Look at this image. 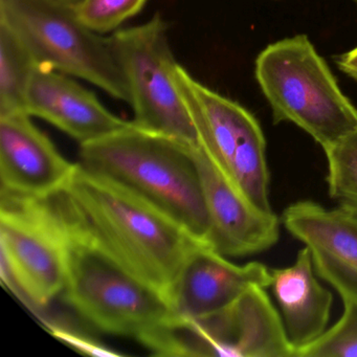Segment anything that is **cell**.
Returning a JSON list of instances; mask_svg holds the SVG:
<instances>
[{"instance_id":"obj_1","label":"cell","mask_w":357,"mask_h":357,"mask_svg":"<svg viewBox=\"0 0 357 357\" xmlns=\"http://www.w3.org/2000/svg\"><path fill=\"white\" fill-rule=\"evenodd\" d=\"M49 198L66 221L166 298L185 257L200 242L135 194L78 164L68 183Z\"/></svg>"},{"instance_id":"obj_2","label":"cell","mask_w":357,"mask_h":357,"mask_svg":"<svg viewBox=\"0 0 357 357\" xmlns=\"http://www.w3.org/2000/svg\"><path fill=\"white\" fill-rule=\"evenodd\" d=\"M80 146L83 170L121 185L206 243L210 219L193 147L132 122Z\"/></svg>"},{"instance_id":"obj_3","label":"cell","mask_w":357,"mask_h":357,"mask_svg":"<svg viewBox=\"0 0 357 357\" xmlns=\"http://www.w3.org/2000/svg\"><path fill=\"white\" fill-rule=\"evenodd\" d=\"M255 76L275 124L292 123L324 150L357 130V108L306 35L267 45Z\"/></svg>"},{"instance_id":"obj_4","label":"cell","mask_w":357,"mask_h":357,"mask_svg":"<svg viewBox=\"0 0 357 357\" xmlns=\"http://www.w3.org/2000/svg\"><path fill=\"white\" fill-rule=\"evenodd\" d=\"M62 219L68 231L64 298L79 315L106 333L137 338L172 315L165 294Z\"/></svg>"},{"instance_id":"obj_5","label":"cell","mask_w":357,"mask_h":357,"mask_svg":"<svg viewBox=\"0 0 357 357\" xmlns=\"http://www.w3.org/2000/svg\"><path fill=\"white\" fill-rule=\"evenodd\" d=\"M0 22L22 39L39 66L86 81L130 104L110 37L84 26L72 6L58 0H0Z\"/></svg>"},{"instance_id":"obj_6","label":"cell","mask_w":357,"mask_h":357,"mask_svg":"<svg viewBox=\"0 0 357 357\" xmlns=\"http://www.w3.org/2000/svg\"><path fill=\"white\" fill-rule=\"evenodd\" d=\"M144 344L158 356L296 357L281 314L262 287L206 317L171 315Z\"/></svg>"},{"instance_id":"obj_7","label":"cell","mask_w":357,"mask_h":357,"mask_svg":"<svg viewBox=\"0 0 357 357\" xmlns=\"http://www.w3.org/2000/svg\"><path fill=\"white\" fill-rule=\"evenodd\" d=\"M173 78L202 149L252 204L273 212L266 141L258 120L237 102L196 80L181 64L175 66Z\"/></svg>"},{"instance_id":"obj_8","label":"cell","mask_w":357,"mask_h":357,"mask_svg":"<svg viewBox=\"0 0 357 357\" xmlns=\"http://www.w3.org/2000/svg\"><path fill=\"white\" fill-rule=\"evenodd\" d=\"M0 198L3 283L34 306H47L66 286V223L49 197L1 192Z\"/></svg>"},{"instance_id":"obj_9","label":"cell","mask_w":357,"mask_h":357,"mask_svg":"<svg viewBox=\"0 0 357 357\" xmlns=\"http://www.w3.org/2000/svg\"><path fill=\"white\" fill-rule=\"evenodd\" d=\"M168 33L166 20L156 13L145 24L121 29L109 37L130 91L133 124L196 147L197 131L173 78L177 61Z\"/></svg>"},{"instance_id":"obj_10","label":"cell","mask_w":357,"mask_h":357,"mask_svg":"<svg viewBox=\"0 0 357 357\" xmlns=\"http://www.w3.org/2000/svg\"><path fill=\"white\" fill-rule=\"evenodd\" d=\"M210 219L206 244L225 257L259 254L277 243L280 219L252 204L221 172L202 146L193 147Z\"/></svg>"},{"instance_id":"obj_11","label":"cell","mask_w":357,"mask_h":357,"mask_svg":"<svg viewBox=\"0 0 357 357\" xmlns=\"http://www.w3.org/2000/svg\"><path fill=\"white\" fill-rule=\"evenodd\" d=\"M271 268L257 261L234 264L197 242L181 264L167 300L175 317L197 319L233 304L252 287L269 288Z\"/></svg>"},{"instance_id":"obj_12","label":"cell","mask_w":357,"mask_h":357,"mask_svg":"<svg viewBox=\"0 0 357 357\" xmlns=\"http://www.w3.org/2000/svg\"><path fill=\"white\" fill-rule=\"evenodd\" d=\"M282 222L311 252L315 273L342 301L357 302V215L301 200L284 210Z\"/></svg>"},{"instance_id":"obj_13","label":"cell","mask_w":357,"mask_h":357,"mask_svg":"<svg viewBox=\"0 0 357 357\" xmlns=\"http://www.w3.org/2000/svg\"><path fill=\"white\" fill-rule=\"evenodd\" d=\"M76 167L59 153L26 112L0 116L1 192L49 197L68 183Z\"/></svg>"},{"instance_id":"obj_14","label":"cell","mask_w":357,"mask_h":357,"mask_svg":"<svg viewBox=\"0 0 357 357\" xmlns=\"http://www.w3.org/2000/svg\"><path fill=\"white\" fill-rule=\"evenodd\" d=\"M26 112L47 121L82 144L126 128L131 122L112 114L74 77L37 66L29 86Z\"/></svg>"},{"instance_id":"obj_15","label":"cell","mask_w":357,"mask_h":357,"mask_svg":"<svg viewBox=\"0 0 357 357\" xmlns=\"http://www.w3.org/2000/svg\"><path fill=\"white\" fill-rule=\"evenodd\" d=\"M314 271L306 246L298 252L294 264L271 269L269 288L296 354L325 333L331 314L333 296L317 281Z\"/></svg>"},{"instance_id":"obj_16","label":"cell","mask_w":357,"mask_h":357,"mask_svg":"<svg viewBox=\"0 0 357 357\" xmlns=\"http://www.w3.org/2000/svg\"><path fill=\"white\" fill-rule=\"evenodd\" d=\"M37 66L22 39L0 22V116L26 112V93Z\"/></svg>"},{"instance_id":"obj_17","label":"cell","mask_w":357,"mask_h":357,"mask_svg":"<svg viewBox=\"0 0 357 357\" xmlns=\"http://www.w3.org/2000/svg\"><path fill=\"white\" fill-rule=\"evenodd\" d=\"M324 151L330 197L340 208L357 215V130Z\"/></svg>"},{"instance_id":"obj_18","label":"cell","mask_w":357,"mask_h":357,"mask_svg":"<svg viewBox=\"0 0 357 357\" xmlns=\"http://www.w3.org/2000/svg\"><path fill=\"white\" fill-rule=\"evenodd\" d=\"M344 312L335 325L296 357H357V302L342 301Z\"/></svg>"},{"instance_id":"obj_19","label":"cell","mask_w":357,"mask_h":357,"mask_svg":"<svg viewBox=\"0 0 357 357\" xmlns=\"http://www.w3.org/2000/svg\"><path fill=\"white\" fill-rule=\"evenodd\" d=\"M148 0H81L74 7L81 22L98 34L116 32L137 16Z\"/></svg>"},{"instance_id":"obj_20","label":"cell","mask_w":357,"mask_h":357,"mask_svg":"<svg viewBox=\"0 0 357 357\" xmlns=\"http://www.w3.org/2000/svg\"><path fill=\"white\" fill-rule=\"evenodd\" d=\"M50 330L58 340L66 342V344L83 354L91 355V356H120L119 353L108 350L105 347L93 342L89 338L79 335L70 330L63 329L59 326H50Z\"/></svg>"},{"instance_id":"obj_21","label":"cell","mask_w":357,"mask_h":357,"mask_svg":"<svg viewBox=\"0 0 357 357\" xmlns=\"http://www.w3.org/2000/svg\"><path fill=\"white\" fill-rule=\"evenodd\" d=\"M336 64L344 74L357 81V47L338 56Z\"/></svg>"},{"instance_id":"obj_22","label":"cell","mask_w":357,"mask_h":357,"mask_svg":"<svg viewBox=\"0 0 357 357\" xmlns=\"http://www.w3.org/2000/svg\"><path fill=\"white\" fill-rule=\"evenodd\" d=\"M60 3H66V5L72 6V7H75L77 3H80L81 0H58Z\"/></svg>"},{"instance_id":"obj_23","label":"cell","mask_w":357,"mask_h":357,"mask_svg":"<svg viewBox=\"0 0 357 357\" xmlns=\"http://www.w3.org/2000/svg\"><path fill=\"white\" fill-rule=\"evenodd\" d=\"M356 1H357V0H356Z\"/></svg>"}]
</instances>
